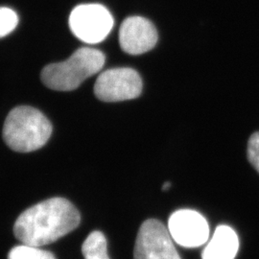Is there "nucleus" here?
I'll return each instance as SVG.
<instances>
[{
	"mask_svg": "<svg viewBox=\"0 0 259 259\" xmlns=\"http://www.w3.org/2000/svg\"><path fill=\"white\" fill-rule=\"evenodd\" d=\"M80 220V213L68 200L51 198L21 213L14 233L22 244L40 248L74 231Z\"/></svg>",
	"mask_w": 259,
	"mask_h": 259,
	"instance_id": "1",
	"label": "nucleus"
},
{
	"mask_svg": "<svg viewBox=\"0 0 259 259\" xmlns=\"http://www.w3.org/2000/svg\"><path fill=\"white\" fill-rule=\"evenodd\" d=\"M52 134V125L40 111L20 106L10 111L4 126L3 139L7 146L19 153L36 151L47 144Z\"/></svg>",
	"mask_w": 259,
	"mask_h": 259,
	"instance_id": "2",
	"label": "nucleus"
},
{
	"mask_svg": "<svg viewBox=\"0 0 259 259\" xmlns=\"http://www.w3.org/2000/svg\"><path fill=\"white\" fill-rule=\"evenodd\" d=\"M105 60V55L97 49L80 48L64 62L47 65L41 71V81L53 91H74L102 69Z\"/></svg>",
	"mask_w": 259,
	"mask_h": 259,
	"instance_id": "3",
	"label": "nucleus"
},
{
	"mask_svg": "<svg viewBox=\"0 0 259 259\" xmlns=\"http://www.w3.org/2000/svg\"><path fill=\"white\" fill-rule=\"evenodd\" d=\"M113 26L111 13L100 4L77 6L69 17V27L79 39L94 45L104 40Z\"/></svg>",
	"mask_w": 259,
	"mask_h": 259,
	"instance_id": "4",
	"label": "nucleus"
},
{
	"mask_svg": "<svg viewBox=\"0 0 259 259\" xmlns=\"http://www.w3.org/2000/svg\"><path fill=\"white\" fill-rule=\"evenodd\" d=\"M142 92L139 73L128 67L106 70L94 84V94L103 102H121L138 98Z\"/></svg>",
	"mask_w": 259,
	"mask_h": 259,
	"instance_id": "5",
	"label": "nucleus"
},
{
	"mask_svg": "<svg viewBox=\"0 0 259 259\" xmlns=\"http://www.w3.org/2000/svg\"><path fill=\"white\" fill-rule=\"evenodd\" d=\"M134 259H181L165 226L156 219L141 225L137 236Z\"/></svg>",
	"mask_w": 259,
	"mask_h": 259,
	"instance_id": "6",
	"label": "nucleus"
},
{
	"mask_svg": "<svg viewBox=\"0 0 259 259\" xmlns=\"http://www.w3.org/2000/svg\"><path fill=\"white\" fill-rule=\"evenodd\" d=\"M172 239L185 248H198L208 240L209 226L204 216L192 209H180L168 221Z\"/></svg>",
	"mask_w": 259,
	"mask_h": 259,
	"instance_id": "7",
	"label": "nucleus"
},
{
	"mask_svg": "<svg viewBox=\"0 0 259 259\" xmlns=\"http://www.w3.org/2000/svg\"><path fill=\"white\" fill-rule=\"evenodd\" d=\"M157 42V29L148 19L130 17L123 21L119 31V44L124 52L140 55L153 49Z\"/></svg>",
	"mask_w": 259,
	"mask_h": 259,
	"instance_id": "8",
	"label": "nucleus"
},
{
	"mask_svg": "<svg viewBox=\"0 0 259 259\" xmlns=\"http://www.w3.org/2000/svg\"><path fill=\"white\" fill-rule=\"evenodd\" d=\"M239 250V239L231 227L221 225L204 248L203 259H234Z\"/></svg>",
	"mask_w": 259,
	"mask_h": 259,
	"instance_id": "9",
	"label": "nucleus"
},
{
	"mask_svg": "<svg viewBox=\"0 0 259 259\" xmlns=\"http://www.w3.org/2000/svg\"><path fill=\"white\" fill-rule=\"evenodd\" d=\"M84 259H110L107 250V240L101 232H93L82 245Z\"/></svg>",
	"mask_w": 259,
	"mask_h": 259,
	"instance_id": "10",
	"label": "nucleus"
},
{
	"mask_svg": "<svg viewBox=\"0 0 259 259\" xmlns=\"http://www.w3.org/2000/svg\"><path fill=\"white\" fill-rule=\"evenodd\" d=\"M8 259H56L54 254L39 247L19 245L10 250Z\"/></svg>",
	"mask_w": 259,
	"mask_h": 259,
	"instance_id": "11",
	"label": "nucleus"
},
{
	"mask_svg": "<svg viewBox=\"0 0 259 259\" xmlns=\"http://www.w3.org/2000/svg\"><path fill=\"white\" fill-rule=\"evenodd\" d=\"M19 18L14 10L0 7V37H5L17 27Z\"/></svg>",
	"mask_w": 259,
	"mask_h": 259,
	"instance_id": "12",
	"label": "nucleus"
},
{
	"mask_svg": "<svg viewBox=\"0 0 259 259\" xmlns=\"http://www.w3.org/2000/svg\"><path fill=\"white\" fill-rule=\"evenodd\" d=\"M247 156L250 164L259 173V132L250 136L248 142Z\"/></svg>",
	"mask_w": 259,
	"mask_h": 259,
	"instance_id": "13",
	"label": "nucleus"
},
{
	"mask_svg": "<svg viewBox=\"0 0 259 259\" xmlns=\"http://www.w3.org/2000/svg\"><path fill=\"white\" fill-rule=\"evenodd\" d=\"M170 186H171L170 183H165L164 185H162V190H166Z\"/></svg>",
	"mask_w": 259,
	"mask_h": 259,
	"instance_id": "14",
	"label": "nucleus"
}]
</instances>
